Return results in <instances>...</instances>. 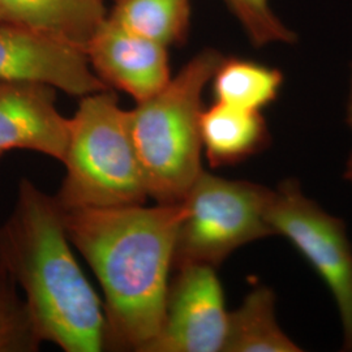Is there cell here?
<instances>
[{"instance_id":"obj_1","label":"cell","mask_w":352,"mask_h":352,"mask_svg":"<svg viewBox=\"0 0 352 352\" xmlns=\"http://www.w3.org/2000/svg\"><path fill=\"white\" fill-rule=\"evenodd\" d=\"M104 294L107 346L149 352L162 325L183 205L62 209Z\"/></svg>"},{"instance_id":"obj_2","label":"cell","mask_w":352,"mask_h":352,"mask_svg":"<svg viewBox=\"0 0 352 352\" xmlns=\"http://www.w3.org/2000/svg\"><path fill=\"white\" fill-rule=\"evenodd\" d=\"M0 266L25 294L38 340L67 352L107 346L104 308L69 248L62 208L23 179L11 217L0 228Z\"/></svg>"},{"instance_id":"obj_3","label":"cell","mask_w":352,"mask_h":352,"mask_svg":"<svg viewBox=\"0 0 352 352\" xmlns=\"http://www.w3.org/2000/svg\"><path fill=\"white\" fill-rule=\"evenodd\" d=\"M225 56L205 49L160 93L131 111V131L149 197L177 204L201 174L202 94Z\"/></svg>"},{"instance_id":"obj_4","label":"cell","mask_w":352,"mask_h":352,"mask_svg":"<svg viewBox=\"0 0 352 352\" xmlns=\"http://www.w3.org/2000/svg\"><path fill=\"white\" fill-rule=\"evenodd\" d=\"M62 209L144 205L149 197L131 131V111L111 89L81 97L69 119Z\"/></svg>"},{"instance_id":"obj_5","label":"cell","mask_w":352,"mask_h":352,"mask_svg":"<svg viewBox=\"0 0 352 352\" xmlns=\"http://www.w3.org/2000/svg\"><path fill=\"white\" fill-rule=\"evenodd\" d=\"M270 193L261 184L202 170L182 200L174 267H217L240 247L274 235L266 218Z\"/></svg>"},{"instance_id":"obj_6","label":"cell","mask_w":352,"mask_h":352,"mask_svg":"<svg viewBox=\"0 0 352 352\" xmlns=\"http://www.w3.org/2000/svg\"><path fill=\"white\" fill-rule=\"evenodd\" d=\"M266 218L273 234L289 240L327 285L338 308L343 350L352 351V245L344 222L294 179L272 189Z\"/></svg>"},{"instance_id":"obj_7","label":"cell","mask_w":352,"mask_h":352,"mask_svg":"<svg viewBox=\"0 0 352 352\" xmlns=\"http://www.w3.org/2000/svg\"><path fill=\"white\" fill-rule=\"evenodd\" d=\"M228 312L215 267L184 265L168 285L162 325L149 352H221Z\"/></svg>"},{"instance_id":"obj_8","label":"cell","mask_w":352,"mask_h":352,"mask_svg":"<svg viewBox=\"0 0 352 352\" xmlns=\"http://www.w3.org/2000/svg\"><path fill=\"white\" fill-rule=\"evenodd\" d=\"M0 81L45 84L75 97L109 89L81 47L8 24H0Z\"/></svg>"},{"instance_id":"obj_9","label":"cell","mask_w":352,"mask_h":352,"mask_svg":"<svg viewBox=\"0 0 352 352\" xmlns=\"http://www.w3.org/2000/svg\"><path fill=\"white\" fill-rule=\"evenodd\" d=\"M85 54L109 88L123 90L138 103L160 93L173 77L166 46L129 30L109 14Z\"/></svg>"},{"instance_id":"obj_10","label":"cell","mask_w":352,"mask_h":352,"mask_svg":"<svg viewBox=\"0 0 352 352\" xmlns=\"http://www.w3.org/2000/svg\"><path fill=\"white\" fill-rule=\"evenodd\" d=\"M55 102L50 85L0 81V155L33 151L63 162L69 119L58 111Z\"/></svg>"},{"instance_id":"obj_11","label":"cell","mask_w":352,"mask_h":352,"mask_svg":"<svg viewBox=\"0 0 352 352\" xmlns=\"http://www.w3.org/2000/svg\"><path fill=\"white\" fill-rule=\"evenodd\" d=\"M106 17L102 0H0V24L49 34L84 51Z\"/></svg>"},{"instance_id":"obj_12","label":"cell","mask_w":352,"mask_h":352,"mask_svg":"<svg viewBox=\"0 0 352 352\" xmlns=\"http://www.w3.org/2000/svg\"><path fill=\"white\" fill-rule=\"evenodd\" d=\"M202 151L213 167L236 164L267 149L270 131L260 111L214 102L200 120Z\"/></svg>"},{"instance_id":"obj_13","label":"cell","mask_w":352,"mask_h":352,"mask_svg":"<svg viewBox=\"0 0 352 352\" xmlns=\"http://www.w3.org/2000/svg\"><path fill=\"white\" fill-rule=\"evenodd\" d=\"M225 352H300L278 322L276 294L258 285L247 294L239 308L228 312Z\"/></svg>"},{"instance_id":"obj_14","label":"cell","mask_w":352,"mask_h":352,"mask_svg":"<svg viewBox=\"0 0 352 352\" xmlns=\"http://www.w3.org/2000/svg\"><path fill=\"white\" fill-rule=\"evenodd\" d=\"M215 101L263 111L276 101L285 77L280 69L239 58H223L212 78Z\"/></svg>"},{"instance_id":"obj_15","label":"cell","mask_w":352,"mask_h":352,"mask_svg":"<svg viewBox=\"0 0 352 352\" xmlns=\"http://www.w3.org/2000/svg\"><path fill=\"white\" fill-rule=\"evenodd\" d=\"M109 16L129 30L168 47L187 39L190 0H115Z\"/></svg>"},{"instance_id":"obj_16","label":"cell","mask_w":352,"mask_h":352,"mask_svg":"<svg viewBox=\"0 0 352 352\" xmlns=\"http://www.w3.org/2000/svg\"><path fill=\"white\" fill-rule=\"evenodd\" d=\"M39 343L17 285L0 266V352L34 351Z\"/></svg>"},{"instance_id":"obj_17","label":"cell","mask_w":352,"mask_h":352,"mask_svg":"<svg viewBox=\"0 0 352 352\" xmlns=\"http://www.w3.org/2000/svg\"><path fill=\"white\" fill-rule=\"evenodd\" d=\"M256 47L292 45L296 33L274 12L270 0H223Z\"/></svg>"},{"instance_id":"obj_18","label":"cell","mask_w":352,"mask_h":352,"mask_svg":"<svg viewBox=\"0 0 352 352\" xmlns=\"http://www.w3.org/2000/svg\"><path fill=\"white\" fill-rule=\"evenodd\" d=\"M346 122L352 129V71L351 80H350V90H349V98H347V107H346Z\"/></svg>"},{"instance_id":"obj_19","label":"cell","mask_w":352,"mask_h":352,"mask_svg":"<svg viewBox=\"0 0 352 352\" xmlns=\"http://www.w3.org/2000/svg\"><path fill=\"white\" fill-rule=\"evenodd\" d=\"M343 177L352 184V151L350 155H349V158H347V161H346V164H344Z\"/></svg>"}]
</instances>
